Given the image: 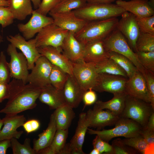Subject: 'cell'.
<instances>
[{
    "label": "cell",
    "instance_id": "obj_12",
    "mask_svg": "<svg viewBox=\"0 0 154 154\" xmlns=\"http://www.w3.org/2000/svg\"><path fill=\"white\" fill-rule=\"evenodd\" d=\"M128 78L124 77L104 73L98 74L92 89L99 92L113 94L125 92V86Z\"/></svg>",
    "mask_w": 154,
    "mask_h": 154
},
{
    "label": "cell",
    "instance_id": "obj_34",
    "mask_svg": "<svg viewBox=\"0 0 154 154\" xmlns=\"http://www.w3.org/2000/svg\"><path fill=\"white\" fill-rule=\"evenodd\" d=\"M86 2V0H60L49 13H60L73 11L81 8Z\"/></svg>",
    "mask_w": 154,
    "mask_h": 154
},
{
    "label": "cell",
    "instance_id": "obj_17",
    "mask_svg": "<svg viewBox=\"0 0 154 154\" xmlns=\"http://www.w3.org/2000/svg\"><path fill=\"white\" fill-rule=\"evenodd\" d=\"M53 23L60 27L74 34L80 30L87 21L76 16L73 11L60 13H49Z\"/></svg>",
    "mask_w": 154,
    "mask_h": 154
},
{
    "label": "cell",
    "instance_id": "obj_19",
    "mask_svg": "<svg viewBox=\"0 0 154 154\" xmlns=\"http://www.w3.org/2000/svg\"><path fill=\"white\" fill-rule=\"evenodd\" d=\"M116 4L137 17H144L154 15V1L148 0H117Z\"/></svg>",
    "mask_w": 154,
    "mask_h": 154
},
{
    "label": "cell",
    "instance_id": "obj_43",
    "mask_svg": "<svg viewBox=\"0 0 154 154\" xmlns=\"http://www.w3.org/2000/svg\"><path fill=\"white\" fill-rule=\"evenodd\" d=\"M92 145L94 148L97 149L100 154H110L112 150V145L108 142L102 139L98 135H96L93 140Z\"/></svg>",
    "mask_w": 154,
    "mask_h": 154
},
{
    "label": "cell",
    "instance_id": "obj_16",
    "mask_svg": "<svg viewBox=\"0 0 154 154\" xmlns=\"http://www.w3.org/2000/svg\"><path fill=\"white\" fill-rule=\"evenodd\" d=\"M125 91L127 95L149 103L145 78L138 70L127 79Z\"/></svg>",
    "mask_w": 154,
    "mask_h": 154
},
{
    "label": "cell",
    "instance_id": "obj_27",
    "mask_svg": "<svg viewBox=\"0 0 154 154\" xmlns=\"http://www.w3.org/2000/svg\"><path fill=\"white\" fill-rule=\"evenodd\" d=\"M113 95V98L108 101H96L93 108L108 110L120 117L124 108L127 94L123 92L115 93Z\"/></svg>",
    "mask_w": 154,
    "mask_h": 154
},
{
    "label": "cell",
    "instance_id": "obj_53",
    "mask_svg": "<svg viewBox=\"0 0 154 154\" xmlns=\"http://www.w3.org/2000/svg\"><path fill=\"white\" fill-rule=\"evenodd\" d=\"M116 0H86V2L93 3H110Z\"/></svg>",
    "mask_w": 154,
    "mask_h": 154
},
{
    "label": "cell",
    "instance_id": "obj_33",
    "mask_svg": "<svg viewBox=\"0 0 154 154\" xmlns=\"http://www.w3.org/2000/svg\"><path fill=\"white\" fill-rule=\"evenodd\" d=\"M109 52L110 58L113 60L125 71L128 78L138 70L132 62L126 57L114 52Z\"/></svg>",
    "mask_w": 154,
    "mask_h": 154
},
{
    "label": "cell",
    "instance_id": "obj_29",
    "mask_svg": "<svg viewBox=\"0 0 154 154\" xmlns=\"http://www.w3.org/2000/svg\"><path fill=\"white\" fill-rule=\"evenodd\" d=\"M54 111L57 129H68L75 117L73 108L66 104L57 108Z\"/></svg>",
    "mask_w": 154,
    "mask_h": 154
},
{
    "label": "cell",
    "instance_id": "obj_44",
    "mask_svg": "<svg viewBox=\"0 0 154 154\" xmlns=\"http://www.w3.org/2000/svg\"><path fill=\"white\" fill-rule=\"evenodd\" d=\"M14 19L8 7H0V25L3 28L12 24Z\"/></svg>",
    "mask_w": 154,
    "mask_h": 154
},
{
    "label": "cell",
    "instance_id": "obj_3",
    "mask_svg": "<svg viewBox=\"0 0 154 154\" xmlns=\"http://www.w3.org/2000/svg\"><path fill=\"white\" fill-rule=\"evenodd\" d=\"M118 21L117 18H113L87 22L74 35L84 45L91 41L103 40L116 28Z\"/></svg>",
    "mask_w": 154,
    "mask_h": 154
},
{
    "label": "cell",
    "instance_id": "obj_55",
    "mask_svg": "<svg viewBox=\"0 0 154 154\" xmlns=\"http://www.w3.org/2000/svg\"><path fill=\"white\" fill-rule=\"evenodd\" d=\"M9 4V0H0V7H8Z\"/></svg>",
    "mask_w": 154,
    "mask_h": 154
},
{
    "label": "cell",
    "instance_id": "obj_47",
    "mask_svg": "<svg viewBox=\"0 0 154 154\" xmlns=\"http://www.w3.org/2000/svg\"><path fill=\"white\" fill-rule=\"evenodd\" d=\"M97 96L94 90L90 89L84 93L82 98L85 106L92 105L97 101Z\"/></svg>",
    "mask_w": 154,
    "mask_h": 154
},
{
    "label": "cell",
    "instance_id": "obj_20",
    "mask_svg": "<svg viewBox=\"0 0 154 154\" xmlns=\"http://www.w3.org/2000/svg\"><path fill=\"white\" fill-rule=\"evenodd\" d=\"M86 113L89 127L99 129L115 125L120 118L109 110L90 109Z\"/></svg>",
    "mask_w": 154,
    "mask_h": 154
},
{
    "label": "cell",
    "instance_id": "obj_35",
    "mask_svg": "<svg viewBox=\"0 0 154 154\" xmlns=\"http://www.w3.org/2000/svg\"><path fill=\"white\" fill-rule=\"evenodd\" d=\"M137 52H154V35L140 32L136 44Z\"/></svg>",
    "mask_w": 154,
    "mask_h": 154
},
{
    "label": "cell",
    "instance_id": "obj_42",
    "mask_svg": "<svg viewBox=\"0 0 154 154\" xmlns=\"http://www.w3.org/2000/svg\"><path fill=\"white\" fill-rule=\"evenodd\" d=\"M143 76L146 82L149 101L154 108V73L145 69Z\"/></svg>",
    "mask_w": 154,
    "mask_h": 154
},
{
    "label": "cell",
    "instance_id": "obj_52",
    "mask_svg": "<svg viewBox=\"0 0 154 154\" xmlns=\"http://www.w3.org/2000/svg\"><path fill=\"white\" fill-rule=\"evenodd\" d=\"M71 151L70 143H66L58 154H71Z\"/></svg>",
    "mask_w": 154,
    "mask_h": 154
},
{
    "label": "cell",
    "instance_id": "obj_36",
    "mask_svg": "<svg viewBox=\"0 0 154 154\" xmlns=\"http://www.w3.org/2000/svg\"><path fill=\"white\" fill-rule=\"evenodd\" d=\"M68 74L58 67L53 65L50 76V84L56 88L62 90L67 80Z\"/></svg>",
    "mask_w": 154,
    "mask_h": 154
},
{
    "label": "cell",
    "instance_id": "obj_6",
    "mask_svg": "<svg viewBox=\"0 0 154 154\" xmlns=\"http://www.w3.org/2000/svg\"><path fill=\"white\" fill-rule=\"evenodd\" d=\"M154 112V108L149 103L127 95L120 117L131 119L145 127L150 116Z\"/></svg>",
    "mask_w": 154,
    "mask_h": 154
},
{
    "label": "cell",
    "instance_id": "obj_32",
    "mask_svg": "<svg viewBox=\"0 0 154 154\" xmlns=\"http://www.w3.org/2000/svg\"><path fill=\"white\" fill-rule=\"evenodd\" d=\"M125 144L142 154H154V145L148 144L140 135L133 137L122 139Z\"/></svg>",
    "mask_w": 154,
    "mask_h": 154
},
{
    "label": "cell",
    "instance_id": "obj_10",
    "mask_svg": "<svg viewBox=\"0 0 154 154\" xmlns=\"http://www.w3.org/2000/svg\"><path fill=\"white\" fill-rule=\"evenodd\" d=\"M7 39L10 43L21 51L27 60L29 70H31L35 62L41 56L36 46L35 38L27 40L20 34H17L8 36Z\"/></svg>",
    "mask_w": 154,
    "mask_h": 154
},
{
    "label": "cell",
    "instance_id": "obj_40",
    "mask_svg": "<svg viewBox=\"0 0 154 154\" xmlns=\"http://www.w3.org/2000/svg\"><path fill=\"white\" fill-rule=\"evenodd\" d=\"M136 18L141 31L154 35V15Z\"/></svg>",
    "mask_w": 154,
    "mask_h": 154
},
{
    "label": "cell",
    "instance_id": "obj_8",
    "mask_svg": "<svg viewBox=\"0 0 154 154\" xmlns=\"http://www.w3.org/2000/svg\"><path fill=\"white\" fill-rule=\"evenodd\" d=\"M7 52L10 57L9 65L11 78L27 83L29 73L26 58L22 52H18L17 48L11 43L8 45Z\"/></svg>",
    "mask_w": 154,
    "mask_h": 154
},
{
    "label": "cell",
    "instance_id": "obj_15",
    "mask_svg": "<svg viewBox=\"0 0 154 154\" xmlns=\"http://www.w3.org/2000/svg\"><path fill=\"white\" fill-rule=\"evenodd\" d=\"M37 48L41 55L45 57L53 65L60 68L68 74L73 76L72 62L63 54L60 47L46 46Z\"/></svg>",
    "mask_w": 154,
    "mask_h": 154
},
{
    "label": "cell",
    "instance_id": "obj_14",
    "mask_svg": "<svg viewBox=\"0 0 154 154\" xmlns=\"http://www.w3.org/2000/svg\"><path fill=\"white\" fill-rule=\"evenodd\" d=\"M32 15L27 23H19L17 25L19 31L27 40L33 38L43 28L53 23L51 17L41 14L35 10H33Z\"/></svg>",
    "mask_w": 154,
    "mask_h": 154
},
{
    "label": "cell",
    "instance_id": "obj_9",
    "mask_svg": "<svg viewBox=\"0 0 154 154\" xmlns=\"http://www.w3.org/2000/svg\"><path fill=\"white\" fill-rule=\"evenodd\" d=\"M69 32L53 23L48 25L37 33L35 38L36 46L37 48L46 46L59 47Z\"/></svg>",
    "mask_w": 154,
    "mask_h": 154
},
{
    "label": "cell",
    "instance_id": "obj_51",
    "mask_svg": "<svg viewBox=\"0 0 154 154\" xmlns=\"http://www.w3.org/2000/svg\"><path fill=\"white\" fill-rule=\"evenodd\" d=\"M145 127L149 130L154 131V112L150 116L146 126Z\"/></svg>",
    "mask_w": 154,
    "mask_h": 154
},
{
    "label": "cell",
    "instance_id": "obj_59",
    "mask_svg": "<svg viewBox=\"0 0 154 154\" xmlns=\"http://www.w3.org/2000/svg\"><path fill=\"white\" fill-rule=\"evenodd\" d=\"M149 0V1H154V0Z\"/></svg>",
    "mask_w": 154,
    "mask_h": 154
},
{
    "label": "cell",
    "instance_id": "obj_41",
    "mask_svg": "<svg viewBox=\"0 0 154 154\" xmlns=\"http://www.w3.org/2000/svg\"><path fill=\"white\" fill-rule=\"evenodd\" d=\"M11 77L9 65L3 51L0 53V81L9 83Z\"/></svg>",
    "mask_w": 154,
    "mask_h": 154
},
{
    "label": "cell",
    "instance_id": "obj_38",
    "mask_svg": "<svg viewBox=\"0 0 154 154\" xmlns=\"http://www.w3.org/2000/svg\"><path fill=\"white\" fill-rule=\"evenodd\" d=\"M112 151L110 154H136L139 153L125 144L120 138L114 140L112 143Z\"/></svg>",
    "mask_w": 154,
    "mask_h": 154
},
{
    "label": "cell",
    "instance_id": "obj_58",
    "mask_svg": "<svg viewBox=\"0 0 154 154\" xmlns=\"http://www.w3.org/2000/svg\"><path fill=\"white\" fill-rule=\"evenodd\" d=\"M3 38L0 33V44L3 42Z\"/></svg>",
    "mask_w": 154,
    "mask_h": 154
},
{
    "label": "cell",
    "instance_id": "obj_18",
    "mask_svg": "<svg viewBox=\"0 0 154 154\" xmlns=\"http://www.w3.org/2000/svg\"><path fill=\"white\" fill-rule=\"evenodd\" d=\"M2 119L3 126L0 131V140L19 139L23 131H18L17 129L26 121L24 115L6 114Z\"/></svg>",
    "mask_w": 154,
    "mask_h": 154
},
{
    "label": "cell",
    "instance_id": "obj_11",
    "mask_svg": "<svg viewBox=\"0 0 154 154\" xmlns=\"http://www.w3.org/2000/svg\"><path fill=\"white\" fill-rule=\"evenodd\" d=\"M53 64L44 56H41L35 62L29 73L27 83L41 89L51 84L50 76Z\"/></svg>",
    "mask_w": 154,
    "mask_h": 154
},
{
    "label": "cell",
    "instance_id": "obj_39",
    "mask_svg": "<svg viewBox=\"0 0 154 154\" xmlns=\"http://www.w3.org/2000/svg\"><path fill=\"white\" fill-rule=\"evenodd\" d=\"M138 58L145 69L154 73V52H137Z\"/></svg>",
    "mask_w": 154,
    "mask_h": 154
},
{
    "label": "cell",
    "instance_id": "obj_24",
    "mask_svg": "<svg viewBox=\"0 0 154 154\" xmlns=\"http://www.w3.org/2000/svg\"><path fill=\"white\" fill-rule=\"evenodd\" d=\"M86 113L82 112L79 115L75 133L69 142L71 154H84L82 149L85 135L89 123L86 118Z\"/></svg>",
    "mask_w": 154,
    "mask_h": 154
},
{
    "label": "cell",
    "instance_id": "obj_7",
    "mask_svg": "<svg viewBox=\"0 0 154 154\" xmlns=\"http://www.w3.org/2000/svg\"><path fill=\"white\" fill-rule=\"evenodd\" d=\"M72 65L73 76L78 84L85 91L92 89L98 75L96 64L82 60L72 62Z\"/></svg>",
    "mask_w": 154,
    "mask_h": 154
},
{
    "label": "cell",
    "instance_id": "obj_26",
    "mask_svg": "<svg viewBox=\"0 0 154 154\" xmlns=\"http://www.w3.org/2000/svg\"><path fill=\"white\" fill-rule=\"evenodd\" d=\"M57 130L54 111L51 115L46 129L38 135V138L33 141V148L37 154L41 149L50 145Z\"/></svg>",
    "mask_w": 154,
    "mask_h": 154
},
{
    "label": "cell",
    "instance_id": "obj_45",
    "mask_svg": "<svg viewBox=\"0 0 154 154\" xmlns=\"http://www.w3.org/2000/svg\"><path fill=\"white\" fill-rule=\"evenodd\" d=\"M60 0H42L37 9L35 10L43 15H47L58 3Z\"/></svg>",
    "mask_w": 154,
    "mask_h": 154
},
{
    "label": "cell",
    "instance_id": "obj_5",
    "mask_svg": "<svg viewBox=\"0 0 154 154\" xmlns=\"http://www.w3.org/2000/svg\"><path fill=\"white\" fill-rule=\"evenodd\" d=\"M104 46L109 51L114 52L129 59L138 71L143 75L145 69L141 64L136 53L132 50L125 38L116 28L103 40Z\"/></svg>",
    "mask_w": 154,
    "mask_h": 154
},
{
    "label": "cell",
    "instance_id": "obj_30",
    "mask_svg": "<svg viewBox=\"0 0 154 154\" xmlns=\"http://www.w3.org/2000/svg\"><path fill=\"white\" fill-rule=\"evenodd\" d=\"M68 129H57L49 146L39 151L38 154H58L66 143Z\"/></svg>",
    "mask_w": 154,
    "mask_h": 154
},
{
    "label": "cell",
    "instance_id": "obj_23",
    "mask_svg": "<svg viewBox=\"0 0 154 154\" xmlns=\"http://www.w3.org/2000/svg\"><path fill=\"white\" fill-rule=\"evenodd\" d=\"M62 90L66 104L73 108L78 107L82 100L83 95L86 92L74 76L68 74Z\"/></svg>",
    "mask_w": 154,
    "mask_h": 154
},
{
    "label": "cell",
    "instance_id": "obj_31",
    "mask_svg": "<svg viewBox=\"0 0 154 154\" xmlns=\"http://www.w3.org/2000/svg\"><path fill=\"white\" fill-rule=\"evenodd\" d=\"M96 67L98 74L104 73L118 75L128 78L125 71L110 58L96 64Z\"/></svg>",
    "mask_w": 154,
    "mask_h": 154
},
{
    "label": "cell",
    "instance_id": "obj_37",
    "mask_svg": "<svg viewBox=\"0 0 154 154\" xmlns=\"http://www.w3.org/2000/svg\"><path fill=\"white\" fill-rule=\"evenodd\" d=\"M11 147L13 154H37V153L31 145V140L26 138L23 144H21L15 138L11 140Z\"/></svg>",
    "mask_w": 154,
    "mask_h": 154
},
{
    "label": "cell",
    "instance_id": "obj_49",
    "mask_svg": "<svg viewBox=\"0 0 154 154\" xmlns=\"http://www.w3.org/2000/svg\"><path fill=\"white\" fill-rule=\"evenodd\" d=\"M10 94L9 83L0 81V103L8 99Z\"/></svg>",
    "mask_w": 154,
    "mask_h": 154
},
{
    "label": "cell",
    "instance_id": "obj_1",
    "mask_svg": "<svg viewBox=\"0 0 154 154\" xmlns=\"http://www.w3.org/2000/svg\"><path fill=\"white\" fill-rule=\"evenodd\" d=\"M9 84V96L5 107L0 110V113L17 114L36 107V101L40 93L41 88L14 78L10 82Z\"/></svg>",
    "mask_w": 154,
    "mask_h": 154
},
{
    "label": "cell",
    "instance_id": "obj_54",
    "mask_svg": "<svg viewBox=\"0 0 154 154\" xmlns=\"http://www.w3.org/2000/svg\"><path fill=\"white\" fill-rule=\"evenodd\" d=\"M30 0L33 3L34 8L36 9L38 8L41 1V0Z\"/></svg>",
    "mask_w": 154,
    "mask_h": 154
},
{
    "label": "cell",
    "instance_id": "obj_4",
    "mask_svg": "<svg viewBox=\"0 0 154 154\" xmlns=\"http://www.w3.org/2000/svg\"><path fill=\"white\" fill-rule=\"evenodd\" d=\"M115 125L114 128L110 129L94 130L88 128L87 130L89 134L98 135L103 140L108 142L116 137L129 138L138 136L142 127L131 119L121 117Z\"/></svg>",
    "mask_w": 154,
    "mask_h": 154
},
{
    "label": "cell",
    "instance_id": "obj_48",
    "mask_svg": "<svg viewBox=\"0 0 154 154\" xmlns=\"http://www.w3.org/2000/svg\"><path fill=\"white\" fill-rule=\"evenodd\" d=\"M139 135L148 144L154 145V131L149 130L145 127H142Z\"/></svg>",
    "mask_w": 154,
    "mask_h": 154
},
{
    "label": "cell",
    "instance_id": "obj_25",
    "mask_svg": "<svg viewBox=\"0 0 154 154\" xmlns=\"http://www.w3.org/2000/svg\"><path fill=\"white\" fill-rule=\"evenodd\" d=\"M38 98L42 103L47 105L50 110H55L66 104L63 90L51 84L41 89Z\"/></svg>",
    "mask_w": 154,
    "mask_h": 154
},
{
    "label": "cell",
    "instance_id": "obj_57",
    "mask_svg": "<svg viewBox=\"0 0 154 154\" xmlns=\"http://www.w3.org/2000/svg\"><path fill=\"white\" fill-rule=\"evenodd\" d=\"M3 125V120L2 119L0 118V131L1 129L2 126Z\"/></svg>",
    "mask_w": 154,
    "mask_h": 154
},
{
    "label": "cell",
    "instance_id": "obj_50",
    "mask_svg": "<svg viewBox=\"0 0 154 154\" xmlns=\"http://www.w3.org/2000/svg\"><path fill=\"white\" fill-rule=\"evenodd\" d=\"M11 147L10 140H0V154H5L7 149Z\"/></svg>",
    "mask_w": 154,
    "mask_h": 154
},
{
    "label": "cell",
    "instance_id": "obj_28",
    "mask_svg": "<svg viewBox=\"0 0 154 154\" xmlns=\"http://www.w3.org/2000/svg\"><path fill=\"white\" fill-rule=\"evenodd\" d=\"M8 7L14 19L22 21L32 15L33 11L30 0H9Z\"/></svg>",
    "mask_w": 154,
    "mask_h": 154
},
{
    "label": "cell",
    "instance_id": "obj_46",
    "mask_svg": "<svg viewBox=\"0 0 154 154\" xmlns=\"http://www.w3.org/2000/svg\"><path fill=\"white\" fill-rule=\"evenodd\" d=\"M22 126L27 133H30L37 130L40 126V123L37 119H32L25 121Z\"/></svg>",
    "mask_w": 154,
    "mask_h": 154
},
{
    "label": "cell",
    "instance_id": "obj_56",
    "mask_svg": "<svg viewBox=\"0 0 154 154\" xmlns=\"http://www.w3.org/2000/svg\"><path fill=\"white\" fill-rule=\"evenodd\" d=\"M90 154H100L99 151L96 149H94L89 153Z\"/></svg>",
    "mask_w": 154,
    "mask_h": 154
},
{
    "label": "cell",
    "instance_id": "obj_13",
    "mask_svg": "<svg viewBox=\"0 0 154 154\" xmlns=\"http://www.w3.org/2000/svg\"><path fill=\"white\" fill-rule=\"evenodd\" d=\"M116 28L128 41L133 49L136 52V44L140 32L136 17L132 13L125 11L121 16Z\"/></svg>",
    "mask_w": 154,
    "mask_h": 154
},
{
    "label": "cell",
    "instance_id": "obj_22",
    "mask_svg": "<svg viewBox=\"0 0 154 154\" xmlns=\"http://www.w3.org/2000/svg\"><path fill=\"white\" fill-rule=\"evenodd\" d=\"M109 58V52L105 48L103 40L91 41L84 45V61L96 64Z\"/></svg>",
    "mask_w": 154,
    "mask_h": 154
},
{
    "label": "cell",
    "instance_id": "obj_21",
    "mask_svg": "<svg viewBox=\"0 0 154 154\" xmlns=\"http://www.w3.org/2000/svg\"><path fill=\"white\" fill-rule=\"evenodd\" d=\"M84 45L75 37L74 34L69 31L60 46L63 54L71 62L82 60Z\"/></svg>",
    "mask_w": 154,
    "mask_h": 154
},
{
    "label": "cell",
    "instance_id": "obj_2",
    "mask_svg": "<svg viewBox=\"0 0 154 154\" xmlns=\"http://www.w3.org/2000/svg\"><path fill=\"white\" fill-rule=\"evenodd\" d=\"M73 11L77 16L87 22L117 18L126 11L116 4L88 2Z\"/></svg>",
    "mask_w": 154,
    "mask_h": 154
}]
</instances>
